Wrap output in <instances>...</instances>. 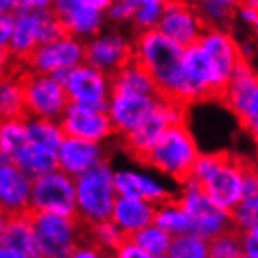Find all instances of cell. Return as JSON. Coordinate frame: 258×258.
<instances>
[{"label": "cell", "instance_id": "6da1fadb", "mask_svg": "<svg viewBox=\"0 0 258 258\" xmlns=\"http://www.w3.org/2000/svg\"><path fill=\"white\" fill-rule=\"evenodd\" d=\"M185 49L158 28L138 32L133 39V58L150 72L161 96L177 100L183 85Z\"/></svg>", "mask_w": 258, "mask_h": 258}, {"label": "cell", "instance_id": "7a4b0ae2", "mask_svg": "<svg viewBox=\"0 0 258 258\" xmlns=\"http://www.w3.org/2000/svg\"><path fill=\"white\" fill-rule=\"evenodd\" d=\"M201 150L186 122L171 125L143 161L177 183L191 175Z\"/></svg>", "mask_w": 258, "mask_h": 258}, {"label": "cell", "instance_id": "3957f363", "mask_svg": "<svg viewBox=\"0 0 258 258\" xmlns=\"http://www.w3.org/2000/svg\"><path fill=\"white\" fill-rule=\"evenodd\" d=\"M75 191L77 218L85 225L111 219L119 194L114 185V171L107 160L75 177Z\"/></svg>", "mask_w": 258, "mask_h": 258}, {"label": "cell", "instance_id": "277c9868", "mask_svg": "<svg viewBox=\"0 0 258 258\" xmlns=\"http://www.w3.org/2000/svg\"><path fill=\"white\" fill-rule=\"evenodd\" d=\"M33 225L41 258H71L86 236V225L77 216L33 213Z\"/></svg>", "mask_w": 258, "mask_h": 258}, {"label": "cell", "instance_id": "5b68a950", "mask_svg": "<svg viewBox=\"0 0 258 258\" xmlns=\"http://www.w3.org/2000/svg\"><path fill=\"white\" fill-rule=\"evenodd\" d=\"M186 103L161 96L155 110L130 133L122 136L125 150L133 158L143 163L166 130L174 124L186 122Z\"/></svg>", "mask_w": 258, "mask_h": 258}, {"label": "cell", "instance_id": "8992f818", "mask_svg": "<svg viewBox=\"0 0 258 258\" xmlns=\"http://www.w3.org/2000/svg\"><path fill=\"white\" fill-rule=\"evenodd\" d=\"M225 85L213 59L199 42L185 49L183 85L178 94L180 102L191 105L208 99H219Z\"/></svg>", "mask_w": 258, "mask_h": 258}, {"label": "cell", "instance_id": "52a82bcc", "mask_svg": "<svg viewBox=\"0 0 258 258\" xmlns=\"http://www.w3.org/2000/svg\"><path fill=\"white\" fill-rule=\"evenodd\" d=\"M25 91L27 114L59 119L63 116L71 99L64 83L55 79L52 74H41L21 69Z\"/></svg>", "mask_w": 258, "mask_h": 258}, {"label": "cell", "instance_id": "ba28073f", "mask_svg": "<svg viewBox=\"0 0 258 258\" xmlns=\"http://www.w3.org/2000/svg\"><path fill=\"white\" fill-rule=\"evenodd\" d=\"M32 211L77 216L75 178L61 169H55L33 178Z\"/></svg>", "mask_w": 258, "mask_h": 258}, {"label": "cell", "instance_id": "9c48e42d", "mask_svg": "<svg viewBox=\"0 0 258 258\" xmlns=\"http://www.w3.org/2000/svg\"><path fill=\"white\" fill-rule=\"evenodd\" d=\"M219 100L247 128L258 119V72L250 61L241 59L227 82Z\"/></svg>", "mask_w": 258, "mask_h": 258}, {"label": "cell", "instance_id": "30bf717a", "mask_svg": "<svg viewBox=\"0 0 258 258\" xmlns=\"http://www.w3.org/2000/svg\"><path fill=\"white\" fill-rule=\"evenodd\" d=\"M247 168L249 163L224 152V157L218 164V168L202 183L208 196L218 207L232 211L244 199V181Z\"/></svg>", "mask_w": 258, "mask_h": 258}, {"label": "cell", "instance_id": "8fae6325", "mask_svg": "<svg viewBox=\"0 0 258 258\" xmlns=\"http://www.w3.org/2000/svg\"><path fill=\"white\" fill-rule=\"evenodd\" d=\"M71 102L107 110L113 94L111 75L83 61L71 69L64 82Z\"/></svg>", "mask_w": 258, "mask_h": 258}, {"label": "cell", "instance_id": "7c38bea8", "mask_svg": "<svg viewBox=\"0 0 258 258\" xmlns=\"http://www.w3.org/2000/svg\"><path fill=\"white\" fill-rule=\"evenodd\" d=\"M85 61V41L69 33L50 42L39 44L32 52L22 69L53 74L59 69H72Z\"/></svg>", "mask_w": 258, "mask_h": 258}, {"label": "cell", "instance_id": "4fadbf2b", "mask_svg": "<svg viewBox=\"0 0 258 258\" xmlns=\"http://www.w3.org/2000/svg\"><path fill=\"white\" fill-rule=\"evenodd\" d=\"M133 59V41L116 28L102 30L85 42V61L113 75Z\"/></svg>", "mask_w": 258, "mask_h": 258}, {"label": "cell", "instance_id": "5bb4252c", "mask_svg": "<svg viewBox=\"0 0 258 258\" xmlns=\"http://www.w3.org/2000/svg\"><path fill=\"white\" fill-rule=\"evenodd\" d=\"M66 136L96 143H107L116 135L107 110L71 102L59 117Z\"/></svg>", "mask_w": 258, "mask_h": 258}, {"label": "cell", "instance_id": "9a60e30c", "mask_svg": "<svg viewBox=\"0 0 258 258\" xmlns=\"http://www.w3.org/2000/svg\"><path fill=\"white\" fill-rule=\"evenodd\" d=\"M207 24L191 0H168L158 30L183 47L201 41Z\"/></svg>", "mask_w": 258, "mask_h": 258}, {"label": "cell", "instance_id": "2e32d148", "mask_svg": "<svg viewBox=\"0 0 258 258\" xmlns=\"http://www.w3.org/2000/svg\"><path fill=\"white\" fill-rule=\"evenodd\" d=\"M0 256L41 258L32 211L19 215H2V224H0Z\"/></svg>", "mask_w": 258, "mask_h": 258}, {"label": "cell", "instance_id": "e0dca14e", "mask_svg": "<svg viewBox=\"0 0 258 258\" xmlns=\"http://www.w3.org/2000/svg\"><path fill=\"white\" fill-rule=\"evenodd\" d=\"M161 94H133V93H113L108 102V116L114 125L116 135L124 136L155 110Z\"/></svg>", "mask_w": 258, "mask_h": 258}, {"label": "cell", "instance_id": "ac0fdd59", "mask_svg": "<svg viewBox=\"0 0 258 258\" xmlns=\"http://www.w3.org/2000/svg\"><path fill=\"white\" fill-rule=\"evenodd\" d=\"M33 178L13 161L0 163V208L2 215L32 211Z\"/></svg>", "mask_w": 258, "mask_h": 258}, {"label": "cell", "instance_id": "d6986e66", "mask_svg": "<svg viewBox=\"0 0 258 258\" xmlns=\"http://www.w3.org/2000/svg\"><path fill=\"white\" fill-rule=\"evenodd\" d=\"M53 13L63 22L66 33L88 41L100 33L107 22V11L80 5L75 0H55Z\"/></svg>", "mask_w": 258, "mask_h": 258}, {"label": "cell", "instance_id": "ffe728a7", "mask_svg": "<svg viewBox=\"0 0 258 258\" xmlns=\"http://www.w3.org/2000/svg\"><path fill=\"white\" fill-rule=\"evenodd\" d=\"M42 11H30V10L16 11V24H14L11 41L7 50L2 52L4 64L10 61L16 66L21 64L22 69L25 59L41 44Z\"/></svg>", "mask_w": 258, "mask_h": 258}, {"label": "cell", "instance_id": "44dd1931", "mask_svg": "<svg viewBox=\"0 0 258 258\" xmlns=\"http://www.w3.org/2000/svg\"><path fill=\"white\" fill-rule=\"evenodd\" d=\"M56 158L58 169L75 178L94 168L100 161L107 160V149L103 143L64 136V140L56 149Z\"/></svg>", "mask_w": 258, "mask_h": 258}, {"label": "cell", "instance_id": "7402d4cb", "mask_svg": "<svg viewBox=\"0 0 258 258\" xmlns=\"http://www.w3.org/2000/svg\"><path fill=\"white\" fill-rule=\"evenodd\" d=\"M199 44L207 50L213 59L222 80L227 83L238 63L242 59L239 42L233 38L229 28L222 27H207Z\"/></svg>", "mask_w": 258, "mask_h": 258}, {"label": "cell", "instance_id": "603a6c76", "mask_svg": "<svg viewBox=\"0 0 258 258\" xmlns=\"http://www.w3.org/2000/svg\"><path fill=\"white\" fill-rule=\"evenodd\" d=\"M114 185L119 196L141 197V199L154 202L155 205L174 196L163 180L136 169L114 171Z\"/></svg>", "mask_w": 258, "mask_h": 258}, {"label": "cell", "instance_id": "cb8c5ba5", "mask_svg": "<svg viewBox=\"0 0 258 258\" xmlns=\"http://www.w3.org/2000/svg\"><path fill=\"white\" fill-rule=\"evenodd\" d=\"M155 208L157 205L154 202L141 197L117 196L111 219L125 233V236H132L144 227L154 224Z\"/></svg>", "mask_w": 258, "mask_h": 258}, {"label": "cell", "instance_id": "d4e9b609", "mask_svg": "<svg viewBox=\"0 0 258 258\" xmlns=\"http://www.w3.org/2000/svg\"><path fill=\"white\" fill-rule=\"evenodd\" d=\"M113 93H133V94H150L158 96L160 89L150 72L138 61H130L111 75Z\"/></svg>", "mask_w": 258, "mask_h": 258}, {"label": "cell", "instance_id": "484cf974", "mask_svg": "<svg viewBox=\"0 0 258 258\" xmlns=\"http://www.w3.org/2000/svg\"><path fill=\"white\" fill-rule=\"evenodd\" d=\"M11 161L32 178H38L44 174L58 169L56 150L32 141H27L11 157Z\"/></svg>", "mask_w": 258, "mask_h": 258}, {"label": "cell", "instance_id": "4316f807", "mask_svg": "<svg viewBox=\"0 0 258 258\" xmlns=\"http://www.w3.org/2000/svg\"><path fill=\"white\" fill-rule=\"evenodd\" d=\"M0 113L2 117H25V91L22 74H5L0 85Z\"/></svg>", "mask_w": 258, "mask_h": 258}, {"label": "cell", "instance_id": "83f0119b", "mask_svg": "<svg viewBox=\"0 0 258 258\" xmlns=\"http://www.w3.org/2000/svg\"><path fill=\"white\" fill-rule=\"evenodd\" d=\"M154 222L158 227H161L163 230L171 233L172 236L191 232V216L180 205V202L175 199V196L157 204Z\"/></svg>", "mask_w": 258, "mask_h": 258}, {"label": "cell", "instance_id": "f1b7e54d", "mask_svg": "<svg viewBox=\"0 0 258 258\" xmlns=\"http://www.w3.org/2000/svg\"><path fill=\"white\" fill-rule=\"evenodd\" d=\"M25 124H27L28 141L45 146L53 150L59 147V144H61V141L66 136L59 119H49V117L27 114Z\"/></svg>", "mask_w": 258, "mask_h": 258}, {"label": "cell", "instance_id": "f546056e", "mask_svg": "<svg viewBox=\"0 0 258 258\" xmlns=\"http://www.w3.org/2000/svg\"><path fill=\"white\" fill-rule=\"evenodd\" d=\"M28 141L25 117H2L0 124V161L11 157Z\"/></svg>", "mask_w": 258, "mask_h": 258}, {"label": "cell", "instance_id": "4dcf8cb0", "mask_svg": "<svg viewBox=\"0 0 258 258\" xmlns=\"http://www.w3.org/2000/svg\"><path fill=\"white\" fill-rule=\"evenodd\" d=\"M132 238L138 242L141 249L147 253V258H166L169 256L171 244L174 236L163 230L155 222L150 224L140 232L132 235Z\"/></svg>", "mask_w": 258, "mask_h": 258}, {"label": "cell", "instance_id": "1f68e13d", "mask_svg": "<svg viewBox=\"0 0 258 258\" xmlns=\"http://www.w3.org/2000/svg\"><path fill=\"white\" fill-rule=\"evenodd\" d=\"M86 236L96 242L103 255H114L117 246L124 241L125 233L114 224L113 219H105L86 225Z\"/></svg>", "mask_w": 258, "mask_h": 258}, {"label": "cell", "instance_id": "d6a6232c", "mask_svg": "<svg viewBox=\"0 0 258 258\" xmlns=\"http://www.w3.org/2000/svg\"><path fill=\"white\" fill-rule=\"evenodd\" d=\"M210 241L194 232L174 236L168 258H208Z\"/></svg>", "mask_w": 258, "mask_h": 258}, {"label": "cell", "instance_id": "836d02e7", "mask_svg": "<svg viewBox=\"0 0 258 258\" xmlns=\"http://www.w3.org/2000/svg\"><path fill=\"white\" fill-rule=\"evenodd\" d=\"M210 258H244L241 232L233 227L210 239Z\"/></svg>", "mask_w": 258, "mask_h": 258}, {"label": "cell", "instance_id": "e575fe53", "mask_svg": "<svg viewBox=\"0 0 258 258\" xmlns=\"http://www.w3.org/2000/svg\"><path fill=\"white\" fill-rule=\"evenodd\" d=\"M140 8L136 11L133 25L136 32H147L158 27L168 0H138Z\"/></svg>", "mask_w": 258, "mask_h": 258}, {"label": "cell", "instance_id": "d590c367", "mask_svg": "<svg viewBox=\"0 0 258 258\" xmlns=\"http://www.w3.org/2000/svg\"><path fill=\"white\" fill-rule=\"evenodd\" d=\"M232 222L238 232H246L258 225V197H244L232 211Z\"/></svg>", "mask_w": 258, "mask_h": 258}, {"label": "cell", "instance_id": "8d00e7d4", "mask_svg": "<svg viewBox=\"0 0 258 258\" xmlns=\"http://www.w3.org/2000/svg\"><path fill=\"white\" fill-rule=\"evenodd\" d=\"M138 8V0H111L107 10V19L113 24L133 22Z\"/></svg>", "mask_w": 258, "mask_h": 258}, {"label": "cell", "instance_id": "74e56055", "mask_svg": "<svg viewBox=\"0 0 258 258\" xmlns=\"http://www.w3.org/2000/svg\"><path fill=\"white\" fill-rule=\"evenodd\" d=\"M113 256L117 258H147V253L132 236H125L124 241L117 246Z\"/></svg>", "mask_w": 258, "mask_h": 258}, {"label": "cell", "instance_id": "f35d334b", "mask_svg": "<svg viewBox=\"0 0 258 258\" xmlns=\"http://www.w3.org/2000/svg\"><path fill=\"white\" fill-rule=\"evenodd\" d=\"M14 24H16V13H0V47H2V52L7 50L11 41Z\"/></svg>", "mask_w": 258, "mask_h": 258}, {"label": "cell", "instance_id": "ab89813d", "mask_svg": "<svg viewBox=\"0 0 258 258\" xmlns=\"http://www.w3.org/2000/svg\"><path fill=\"white\" fill-rule=\"evenodd\" d=\"M241 239L244 258H258V225L246 232H241Z\"/></svg>", "mask_w": 258, "mask_h": 258}, {"label": "cell", "instance_id": "60d3db41", "mask_svg": "<svg viewBox=\"0 0 258 258\" xmlns=\"http://www.w3.org/2000/svg\"><path fill=\"white\" fill-rule=\"evenodd\" d=\"M99 256H103L99 246L96 244V242L91 241L88 236H85L80 241V244L77 246V249H75L72 258H99Z\"/></svg>", "mask_w": 258, "mask_h": 258}, {"label": "cell", "instance_id": "b9f144b4", "mask_svg": "<svg viewBox=\"0 0 258 258\" xmlns=\"http://www.w3.org/2000/svg\"><path fill=\"white\" fill-rule=\"evenodd\" d=\"M244 197H258V164H250L246 172Z\"/></svg>", "mask_w": 258, "mask_h": 258}, {"label": "cell", "instance_id": "7bdbcfd3", "mask_svg": "<svg viewBox=\"0 0 258 258\" xmlns=\"http://www.w3.org/2000/svg\"><path fill=\"white\" fill-rule=\"evenodd\" d=\"M55 0H21V10L30 11H42V10H52Z\"/></svg>", "mask_w": 258, "mask_h": 258}, {"label": "cell", "instance_id": "ee69618b", "mask_svg": "<svg viewBox=\"0 0 258 258\" xmlns=\"http://www.w3.org/2000/svg\"><path fill=\"white\" fill-rule=\"evenodd\" d=\"M239 50H241V55H242V59H250L255 56L256 53V45L253 41H244V42H239Z\"/></svg>", "mask_w": 258, "mask_h": 258}, {"label": "cell", "instance_id": "f6af8a7d", "mask_svg": "<svg viewBox=\"0 0 258 258\" xmlns=\"http://www.w3.org/2000/svg\"><path fill=\"white\" fill-rule=\"evenodd\" d=\"M21 10V0H0V13H16Z\"/></svg>", "mask_w": 258, "mask_h": 258}, {"label": "cell", "instance_id": "bcb514c9", "mask_svg": "<svg viewBox=\"0 0 258 258\" xmlns=\"http://www.w3.org/2000/svg\"><path fill=\"white\" fill-rule=\"evenodd\" d=\"M192 4L196 2H218V4H224L227 7H232L235 10H238V7L241 5V0H191Z\"/></svg>", "mask_w": 258, "mask_h": 258}, {"label": "cell", "instance_id": "7dc6e473", "mask_svg": "<svg viewBox=\"0 0 258 258\" xmlns=\"http://www.w3.org/2000/svg\"><path fill=\"white\" fill-rule=\"evenodd\" d=\"M249 133H250V136H252V140L255 141V144L258 146V119L255 120V122L252 124V125H249L247 128H246Z\"/></svg>", "mask_w": 258, "mask_h": 258}, {"label": "cell", "instance_id": "c3c4849f", "mask_svg": "<svg viewBox=\"0 0 258 258\" xmlns=\"http://www.w3.org/2000/svg\"><path fill=\"white\" fill-rule=\"evenodd\" d=\"M241 5H246V7L258 10V0H241Z\"/></svg>", "mask_w": 258, "mask_h": 258}]
</instances>
